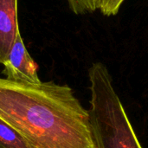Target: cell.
I'll return each instance as SVG.
<instances>
[{
	"label": "cell",
	"mask_w": 148,
	"mask_h": 148,
	"mask_svg": "<svg viewBox=\"0 0 148 148\" xmlns=\"http://www.w3.org/2000/svg\"><path fill=\"white\" fill-rule=\"evenodd\" d=\"M0 119L32 148H95L88 111L68 85L0 78Z\"/></svg>",
	"instance_id": "obj_1"
},
{
	"label": "cell",
	"mask_w": 148,
	"mask_h": 148,
	"mask_svg": "<svg viewBox=\"0 0 148 148\" xmlns=\"http://www.w3.org/2000/svg\"><path fill=\"white\" fill-rule=\"evenodd\" d=\"M91 101L89 124L95 148H142L102 62L88 69Z\"/></svg>",
	"instance_id": "obj_2"
},
{
	"label": "cell",
	"mask_w": 148,
	"mask_h": 148,
	"mask_svg": "<svg viewBox=\"0 0 148 148\" xmlns=\"http://www.w3.org/2000/svg\"><path fill=\"white\" fill-rule=\"evenodd\" d=\"M3 65V74L8 80L27 83L42 82L38 77L37 64L28 52L20 32Z\"/></svg>",
	"instance_id": "obj_3"
},
{
	"label": "cell",
	"mask_w": 148,
	"mask_h": 148,
	"mask_svg": "<svg viewBox=\"0 0 148 148\" xmlns=\"http://www.w3.org/2000/svg\"><path fill=\"white\" fill-rule=\"evenodd\" d=\"M19 32L17 0H0V64L8 56Z\"/></svg>",
	"instance_id": "obj_4"
},
{
	"label": "cell",
	"mask_w": 148,
	"mask_h": 148,
	"mask_svg": "<svg viewBox=\"0 0 148 148\" xmlns=\"http://www.w3.org/2000/svg\"><path fill=\"white\" fill-rule=\"evenodd\" d=\"M0 148H32L12 127L0 119Z\"/></svg>",
	"instance_id": "obj_5"
},
{
	"label": "cell",
	"mask_w": 148,
	"mask_h": 148,
	"mask_svg": "<svg viewBox=\"0 0 148 148\" xmlns=\"http://www.w3.org/2000/svg\"><path fill=\"white\" fill-rule=\"evenodd\" d=\"M70 10L75 15L91 13L98 10L99 0H67Z\"/></svg>",
	"instance_id": "obj_6"
},
{
	"label": "cell",
	"mask_w": 148,
	"mask_h": 148,
	"mask_svg": "<svg viewBox=\"0 0 148 148\" xmlns=\"http://www.w3.org/2000/svg\"><path fill=\"white\" fill-rule=\"evenodd\" d=\"M126 0H99L98 10L107 16H115Z\"/></svg>",
	"instance_id": "obj_7"
}]
</instances>
